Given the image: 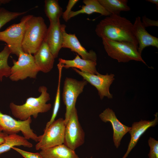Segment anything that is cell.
I'll return each mask as SVG.
<instances>
[{"mask_svg": "<svg viewBox=\"0 0 158 158\" xmlns=\"http://www.w3.org/2000/svg\"><path fill=\"white\" fill-rule=\"evenodd\" d=\"M133 25L132 23L126 18L111 14L99 22L95 32L102 39L130 42L138 48V44L133 32Z\"/></svg>", "mask_w": 158, "mask_h": 158, "instance_id": "obj_1", "label": "cell"}, {"mask_svg": "<svg viewBox=\"0 0 158 158\" xmlns=\"http://www.w3.org/2000/svg\"><path fill=\"white\" fill-rule=\"evenodd\" d=\"M40 93L37 97H30L27 99L25 103L21 105L11 102L9 107L13 115L20 121H25L32 116L36 118L39 113L47 112L51 108V104L47 103L50 99L47 88L44 86L39 87Z\"/></svg>", "mask_w": 158, "mask_h": 158, "instance_id": "obj_2", "label": "cell"}, {"mask_svg": "<svg viewBox=\"0 0 158 158\" xmlns=\"http://www.w3.org/2000/svg\"><path fill=\"white\" fill-rule=\"evenodd\" d=\"M48 28L41 16H32L27 21L22 43L23 52L34 54L39 49L47 33Z\"/></svg>", "mask_w": 158, "mask_h": 158, "instance_id": "obj_3", "label": "cell"}, {"mask_svg": "<svg viewBox=\"0 0 158 158\" xmlns=\"http://www.w3.org/2000/svg\"><path fill=\"white\" fill-rule=\"evenodd\" d=\"M104 49L108 55L118 62L126 63L131 60L140 61L145 65L138 48L128 42H119L107 38L102 39Z\"/></svg>", "mask_w": 158, "mask_h": 158, "instance_id": "obj_4", "label": "cell"}, {"mask_svg": "<svg viewBox=\"0 0 158 158\" xmlns=\"http://www.w3.org/2000/svg\"><path fill=\"white\" fill-rule=\"evenodd\" d=\"M32 15H28L24 16L20 23L12 24L4 30L0 31V41L6 43L11 53L15 54L18 57L23 52L22 43L26 24Z\"/></svg>", "mask_w": 158, "mask_h": 158, "instance_id": "obj_5", "label": "cell"}, {"mask_svg": "<svg viewBox=\"0 0 158 158\" xmlns=\"http://www.w3.org/2000/svg\"><path fill=\"white\" fill-rule=\"evenodd\" d=\"M18 57L17 61L13 60V65L11 67L10 79L17 81L28 78H36L40 70L35 63L33 56L23 52Z\"/></svg>", "mask_w": 158, "mask_h": 158, "instance_id": "obj_6", "label": "cell"}, {"mask_svg": "<svg viewBox=\"0 0 158 158\" xmlns=\"http://www.w3.org/2000/svg\"><path fill=\"white\" fill-rule=\"evenodd\" d=\"M66 124L64 119L60 118L55 120L39 136L36 150H44L63 144Z\"/></svg>", "mask_w": 158, "mask_h": 158, "instance_id": "obj_7", "label": "cell"}, {"mask_svg": "<svg viewBox=\"0 0 158 158\" xmlns=\"http://www.w3.org/2000/svg\"><path fill=\"white\" fill-rule=\"evenodd\" d=\"M32 122L31 117L25 121L17 120L0 111V127L4 132L10 135L21 131L23 137L27 140L31 139L38 142L39 136L30 128Z\"/></svg>", "mask_w": 158, "mask_h": 158, "instance_id": "obj_8", "label": "cell"}, {"mask_svg": "<svg viewBox=\"0 0 158 158\" xmlns=\"http://www.w3.org/2000/svg\"><path fill=\"white\" fill-rule=\"evenodd\" d=\"M87 83L85 80L79 81L72 78H66L62 94V100L66 107L64 119L66 125L73 109L75 107L78 97L83 92Z\"/></svg>", "mask_w": 158, "mask_h": 158, "instance_id": "obj_9", "label": "cell"}, {"mask_svg": "<svg viewBox=\"0 0 158 158\" xmlns=\"http://www.w3.org/2000/svg\"><path fill=\"white\" fill-rule=\"evenodd\" d=\"M85 134L78 120L77 110L74 108L65 128L63 144L75 150L83 145Z\"/></svg>", "mask_w": 158, "mask_h": 158, "instance_id": "obj_10", "label": "cell"}, {"mask_svg": "<svg viewBox=\"0 0 158 158\" xmlns=\"http://www.w3.org/2000/svg\"><path fill=\"white\" fill-rule=\"evenodd\" d=\"M73 69L86 80L94 86L97 90L101 99L104 97L109 99L113 98V95L109 92V87L114 80L113 74L102 75L98 73L97 74H91L81 71L77 68Z\"/></svg>", "mask_w": 158, "mask_h": 158, "instance_id": "obj_11", "label": "cell"}, {"mask_svg": "<svg viewBox=\"0 0 158 158\" xmlns=\"http://www.w3.org/2000/svg\"><path fill=\"white\" fill-rule=\"evenodd\" d=\"M66 26L61 24L63 34L62 48L70 49L78 54L83 59L97 61L96 53L93 50L87 51L81 44L75 34L67 33L65 30Z\"/></svg>", "mask_w": 158, "mask_h": 158, "instance_id": "obj_12", "label": "cell"}, {"mask_svg": "<svg viewBox=\"0 0 158 158\" xmlns=\"http://www.w3.org/2000/svg\"><path fill=\"white\" fill-rule=\"evenodd\" d=\"M99 117L104 122H110L113 130V140L116 148L120 145L121 141L123 136L130 130L131 127L121 123L117 119L115 112L108 108L99 115Z\"/></svg>", "mask_w": 158, "mask_h": 158, "instance_id": "obj_13", "label": "cell"}, {"mask_svg": "<svg viewBox=\"0 0 158 158\" xmlns=\"http://www.w3.org/2000/svg\"><path fill=\"white\" fill-rule=\"evenodd\" d=\"M132 30L138 42V50L140 54H141L142 50L147 47L152 46L158 48V38L147 32L139 16L135 18L133 24Z\"/></svg>", "mask_w": 158, "mask_h": 158, "instance_id": "obj_14", "label": "cell"}, {"mask_svg": "<svg viewBox=\"0 0 158 158\" xmlns=\"http://www.w3.org/2000/svg\"><path fill=\"white\" fill-rule=\"evenodd\" d=\"M158 113L154 115L155 118L151 121L141 120L138 122H134L132 124L131 128L128 131L131 138L127 150L123 157L126 158L128 154L135 147L140 138L149 128L155 126L158 122Z\"/></svg>", "mask_w": 158, "mask_h": 158, "instance_id": "obj_15", "label": "cell"}, {"mask_svg": "<svg viewBox=\"0 0 158 158\" xmlns=\"http://www.w3.org/2000/svg\"><path fill=\"white\" fill-rule=\"evenodd\" d=\"M48 46L55 58L57 57L63 42V34L60 20L50 23L46 36Z\"/></svg>", "mask_w": 158, "mask_h": 158, "instance_id": "obj_16", "label": "cell"}, {"mask_svg": "<svg viewBox=\"0 0 158 158\" xmlns=\"http://www.w3.org/2000/svg\"><path fill=\"white\" fill-rule=\"evenodd\" d=\"M34 55L35 63L40 71L47 73L52 70L55 58L48 46L46 37L39 49Z\"/></svg>", "mask_w": 158, "mask_h": 158, "instance_id": "obj_17", "label": "cell"}, {"mask_svg": "<svg viewBox=\"0 0 158 158\" xmlns=\"http://www.w3.org/2000/svg\"><path fill=\"white\" fill-rule=\"evenodd\" d=\"M59 61L63 67L66 69L70 68H77L81 71L91 74H97L99 73L96 69V61L83 59L78 54L73 60L59 58Z\"/></svg>", "mask_w": 158, "mask_h": 158, "instance_id": "obj_18", "label": "cell"}, {"mask_svg": "<svg viewBox=\"0 0 158 158\" xmlns=\"http://www.w3.org/2000/svg\"><path fill=\"white\" fill-rule=\"evenodd\" d=\"M39 153L43 158H79L75 150L64 144L41 150Z\"/></svg>", "mask_w": 158, "mask_h": 158, "instance_id": "obj_19", "label": "cell"}, {"mask_svg": "<svg viewBox=\"0 0 158 158\" xmlns=\"http://www.w3.org/2000/svg\"><path fill=\"white\" fill-rule=\"evenodd\" d=\"M83 2L85 5L82 6L81 9L76 11H71L70 12L68 17L69 20L80 14L90 15L96 13L106 16L111 15L99 3L98 0H84Z\"/></svg>", "mask_w": 158, "mask_h": 158, "instance_id": "obj_20", "label": "cell"}, {"mask_svg": "<svg viewBox=\"0 0 158 158\" xmlns=\"http://www.w3.org/2000/svg\"><path fill=\"white\" fill-rule=\"evenodd\" d=\"M23 146L28 147H32V144L24 137L17 134L8 135L4 143L0 145V155L6 152L15 146Z\"/></svg>", "mask_w": 158, "mask_h": 158, "instance_id": "obj_21", "label": "cell"}, {"mask_svg": "<svg viewBox=\"0 0 158 158\" xmlns=\"http://www.w3.org/2000/svg\"><path fill=\"white\" fill-rule=\"evenodd\" d=\"M99 3L111 14L120 16L121 11H128L130 8L127 0H98Z\"/></svg>", "mask_w": 158, "mask_h": 158, "instance_id": "obj_22", "label": "cell"}, {"mask_svg": "<svg viewBox=\"0 0 158 158\" xmlns=\"http://www.w3.org/2000/svg\"><path fill=\"white\" fill-rule=\"evenodd\" d=\"M44 11L50 23H55L60 20L63 14L62 8L57 0H45Z\"/></svg>", "mask_w": 158, "mask_h": 158, "instance_id": "obj_23", "label": "cell"}, {"mask_svg": "<svg viewBox=\"0 0 158 158\" xmlns=\"http://www.w3.org/2000/svg\"><path fill=\"white\" fill-rule=\"evenodd\" d=\"M11 53V50L6 45L0 52V81L3 78L9 77L11 73V67L8 64V59Z\"/></svg>", "mask_w": 158, "mask_h": 158, "instance_id": "obj_24", "label": "cell"}, {"mask_svg": "<svg viewBox=\"0 0 158 158\" xmlns=\"http://www.w3.org/2000/svg\"><path fill=\"white\" fill-rule=\"evenodd\" d=\"M57 66L59 71L58 82L54 107L51 118L50 120L47 123L45 128H47L55 120V119L56 116L60 107V85L62 69L63 67L62 64L59 62Z\"/></svg>", "mask_w": 158, "mask_h": 158, "instance_id": "obj_25", "label": "cell"}, {"mask_svg": "<svg viewBox=\"0 0 158 158\" xmlns=\"http://www.w3.org/2000/svg\"><path fill=\"white\" fill-rule=\"evenodd\" d=\"M28 11L23 12H13L4 8H0V29L5 24L17 17L25 14Z\"/></svg>", "mask_w": 158, "mask_h": 158, "instance_id": "obj_26", "label": "cell"}, {"mask_svg": "<svg viewBox=\"0 0 158 158\" xmlns=\"http://www.w3.org/2000/svg\"><path fill=\"white\" fill-rule=\"evenodd\" d=\"M150 151L148 156L149 158H158V141L150 137L148 140Z\"/></svg>", "mask_w": 158, "mask_h": 158, "instance_id": "obj_27", "label": "cell"}, {"mask_svg": "<svg viewBox=\"0 0 158 158\" xmlns=\"http://www.w3.org/2000/svg\"><path fill=\"white\" fill-rule=\"evenodd\" d=\"M12 149L16 150L24 158H43L40 153H32L26 151L15 147Z\"/></svg>", "mask_w": 158, "mask_h": 158, "instance_id": "obj_28", "label": "cell"}, {"mask_svg": "<svg viewBox=\"0 0 158 158\" xmlns=\"http://www.w3.org/2000/svg\"><path fill=\"white\" fill-rule=\"evenodd\" d=\"M78 0H69L66 6V11L63 13L62 18L65 21L67 22L68 20V16L72 11L71 9L75 4L78 1Z\"/></svg>", "mask_w": 158, "mask_h": 158, "instance_id": "obj_29", "label": "cell"}, {"mask_svg": "<svg viewBox=\"0 0 158 158\" xmlns=\"http://www.w3.org/2000/svg\"><path fill=\"white\" fill-rule=\"evenodd\" d=\"M142 23L145 28L149 27L158 26V20H151L147 18L145 15L142 16Z\"/></svg>", "mask_w": 158, "mask_h": 158, "instance_id": "obj_30", "label": "cell"}, {"mask_svg": "<svg viewBox=\"0 0 158 158\" xmlns=\"http://www.w3.org/2000/svg\"><path fill=\"white\" fill-rule=\"evenodd\" d=\"M8 135L7 134L4 132L0 131V145L4 142L6 138Z\"/></svg>", "mask_w": 158, "mask_h": 158, "instance_id": "obj_31", "label": "cell"}, {"mask_svg": "<svg viewBox=\"0 0 158 158\" xmlns=\"http://www.w3.org/2000/svg\"><path fill=\"white\" fill-rule=\"evenodd\" d=\"M147 2H149L154 4L156 5V8L158 9V0H146Z\"/></svg>", "mask_w": 158, "mask_h": 158, "instance_id": "obj_32", "label": "cell"}, {"mask_svg": "<svg viewBox=\"0 0 158 158\" xmlns=\"http://www.w3.org/2000/svg\"><path fill=\"white\" fill-rule=\"evenodd\" d=\"M10 1L9 0H0V6L2 4H6Z\"/></svg>", "mask_w": 158, "mask_h": 158, "instance_id": "obj_33", "label": "cell"}, {"mask_svg": "<svg viewBox=\"0 0 158 158\" xmlns=\"http://www.w3.org/2000/svg\"><path fill=\"white\" fill-rule=\"evenodd\" d=\"M2 131V130L1 128L0 127V131Z\"/></svg>", "mask_w": 158, "mask_h": 158, "instance_id": "obj_34", "label": "cell"}]
</instances>
